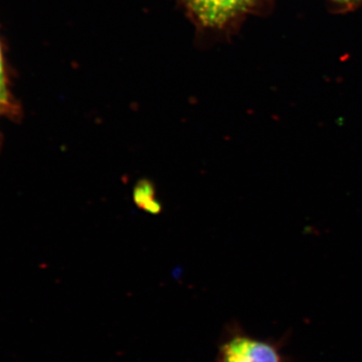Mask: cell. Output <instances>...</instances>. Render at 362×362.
<instances>
[{
    "mask_svg": "<svg viewBox=\"0 0 362 362\" xmlns=\"http://www.w3.org/2000/svg\"><path fill=\"white\" fill-rule=\"evenodd\" d=\"M156 185L151 180L142 178L136 183L133 190V199L136 206L151 214H159L162 211L160 202L157 201Z\"/></svg>",
    "mask_w": 362,
    "mask_h": 362,
    "instance_id": "obj_3",
    "label": "cell"
},
{
    "mask_svg": "<svg viewBox=\"0 0 362 362\" xmlns=\"http://www.w3.org/2000/svg\"><path fill=\"white\" fill-rule=\"evenodd\" d=\"M221 362H282L277 347L247 337H235L221 349Z\"/></svg>",
    "mask_w": 362,
    "mask_h": 362,
    "instance_id": "obj_1",
    "label": "cell"
},
{
    "mask_svg": "<svg viewBox=\"0 0 362 362\" xmlns=\"http://www.w3.org/2000/svg\"><path fill=\"white\" fill-rule=\"evenodd\" d=\"M0 93L6 95V81H4V63H2L1 52H0Z\"/></svg>",
    "mask_w": 362,
    "mask_h": 362,
    "instance_id": "obj_4",
    "label": "cell"
},
{
    "mask_svg": "<svg viewBox=\"0 0 362 362\" xmlns=\"http://www.w3.org/2000/svg\"><path fill=\"white\" fill-rule=\"evenodd\" d=\"M334 1L341 2V4H357V2H362V0H334Z\"/></svg>",
    "mask_w": 362,
    "mask_h": 362,
    "instance_id": "obj_5",
    "label": "cell"
},
{
    "mask_svg": "<svg viewBox=\"0 0 362 362\" xmlns=\"http://www.w3.org/2000/svg\"><path fill=\"white\" fill-rule=\"evenodd\" d=\"M6 95L2 94V93H0V104L2 103V102L6 101Z\"/></svg>",
    "mask_w": 362,
    "mask_h": 362,
    "instance_id": "obj_6",
    "label": "cell"
},
{
    "mask_svg": "<svg viewBox=\"0 0 362 362\" xmlns=\"http://www.w3.org/2000/svg\"><path fill=\"white\" fill-rule=\"evenodd\" d=\"M195 16L207 25H221L237 16L250 0H185Z\"/></svg>",
    "mask_w": 362,
    "mask_h": 362,
    "instance_id": "obj_2",
    "label": "cell"
}]
</instances>
